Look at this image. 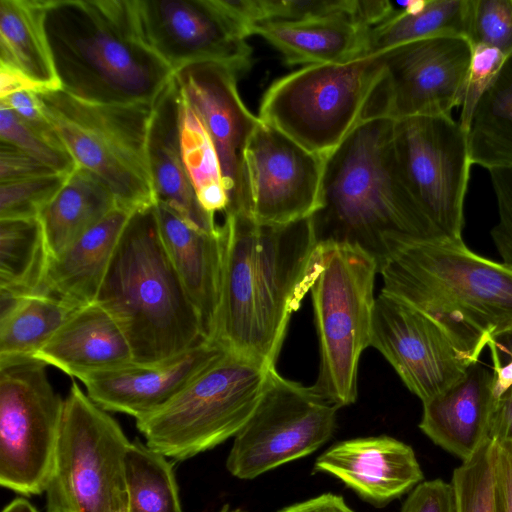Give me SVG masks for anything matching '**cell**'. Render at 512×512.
<instances>
[{"label": "cell", "instance_id": "7c38bea8", "mask_svg": "<svg viewBox=\"0 0 512 512\" xmlns=\"http://www.w3.org/2000/svg\"><path fill=\"white\" fill-rule=\"evenodd\" d=\"M338 409L313 386L271 369L254 412L234 437L226 459L228 472L252 480L314 453L333 436Z\"/></svg>", "mask_w": 512, "mask_h": 512}, {"label": "cell", "instance_id": "52a82bcc", "mask_svg": "<svg viewBox=\"0 0 512 512\" xmlns=\"http://www.w3.org/2000/svg\"><path fill=\"white\" fill-rule=\"evenodd\" d=\"M383 74L380 54L303 66L268 87L258 118L306 150L327 157L371 118L373 95Z\"/></svg>", "mask_w": 512, "mask_h": 512}, {"label": "cell", "instance_id": "d6a6232c", "mask_svg": "<svg viewBox=\"0 0 512 512\" xmlns=\"http://www.w3.org/2000/svg\"><path fill=\"white\" fill-rule=\"evenodd\" d=\"M50 258L39 218L0 219V294L41 293Z\"/></svg>", "mask_w": 512, "mask_h": 512}, {"label": "cell", "instance_id": "f546056e", "mask_svg": "<svg viewBox=\"0 0 512 512\" xmlns=\"http://www.w3.org/2000/svg\"><path fill=\"white\" fill-rule=\"evenodd\" d=\"M78 308L45 293L0 294V360L33 357Z\"/></svg>", "mask_w": 512, "mask_h": 512}, {"label": "cell", "instance_id": "5bb4252c", "mask_svg": "<svg viewBox=\"0 0 512 512\" xmlns=\"http://www.w3.org/2000/svg\"><path fill=\"white\" fill-rule=\"evenodd\" d=\"M472 53L466 37L443 35L380 54L384 74L373 95L371 118L451 115L463 102Z\"/></svg>", "mask_w": 512, "mask_h": 512}, {"label": "cell", "instance_id": "b9f144b4", "mask_svg": "<svg viewBox=\"0 0 512 512\" xmlns=\"http://www.w3.org/2000/svg\"><path fill=\"white\" fill-rule=\"evenodd\" d=\"M34 133L51 145L67 150L56 129L45 114L38 93L19 91L0 98Z\"/></svg>", "mask_w": 512, "mask_h": 512}, {"label": "cell", "instance_id": "ab89813d", "mask_svg": "<svg viewBox=\"0 0 512 512\" xmlns=\"http://www.w3.org/2000/svg\"><path fill=\"white\" fill-rule=\"evenodd\" d=\"M506 56L497 49L476 45L473 46V53L466 90L461 104L460 125L466 129L472 111L486 88L498 73Z\"/></svg>", "mask_w": 512, "mask_h": 512}, {"label": "cell", "instance_id": "e575fe53", "mask_svg": "<svg viewBox=\"0 0 512 512\" xmlns=\"http://www.w3.org/2000/svg\"><path fill=\"white\" fill-rule=\"evenodd\" d=\"M180 144L186 171L201 206L213 215L225 212L228 198L215 149L201 119L181 92Z\"/></svg>", "mask_w": 512, "mask_h": 512}, {"label": "cell", "instance_id": "83f0119b", "mask_svg": "<svg viewBox=\"0 0 512 512\" xmlns=\"http://www.w3.org/2000/svg\"><path fill=\"white\" fill-rule=\"evenodd\" d=\"M118 206L108 186L77 166L39 215L50 257L61 254Z\"/></svg>", "mask_w": 512, "mask_h": 512}, {"label": "cell", "instance_id": "681fc988", "mask_svg": "<svg viewBox=\"0 0 512 512\" xmlns=\"http://www.w3.org/2000/svg\"><path fill=\"white\" fill-rule=\"evenodd\" d=\"M19 91L42 93L37 85L20 73L0 65V98Z\"/></svg>", "mask_w": 512, "mask_h": 512}, {"label": "cell", "instance_id": "bcb514c9", "mask_svg": "<svg viewBox=\"0 0 512 512\" xmlns=\"http://www.w3.org/2000/svg\"><path fill=\"white\" fill-rule=\"evenodd\" d=\"M493 363L494 387L497 397L512 386V332L489 344Z\"/></svg>", "mask_w": 512, "mask_h": 512}, {"label": "cell", "instance_id": "ba28073f", "mask_svg": "<svg viewBox=\"0 0 512 512\" xmlns=\"http://www.w3.org/2000/svg\"><path fill=\"white\" fill-rule=\"evenodd\" d=\"M271 369L226 350L136 427L149 447L174 460L211 450L249 420Z\"/></svg>", "mask_w": 512, "mask_h": 512}, {"label": "cell", "instance_id": "1f68e13d", "mask_svg": "<svg viewBox=\"0 0 512 512\" xmlns=\"http://www.w3.org/2000/svg\"><path fill=\"white\" fill-rule=\"evenodd\" d=\"M472 0H413L389 20L370 29L367 55L382 54L419 39L460 35L466 37Z\"/></svg>", "mask_w": 512, "mask_h": 512}, {"label": "cell", "instance_id": "d590c367", "mask_svg": "<svg viewBox=\"0 0 512 512\" xmlns=\"http://www.w3.org/2000/svg\"><path fill=\"white\" fill-rule=\"evenodd\" d=\"M493 440L487 438L467 460L453 471L457 512H494Z\"/></svg>", "mask_w": 512, "mask_h": 512}, {"label": "cell", "instance_id": "f1b7e54d", "mask_svg": "<svg viewBox=\"0 0 512 512\" xmlns=\"http://www.w3.org/2000/svg\"><path fill=\"white\" fill-rule=\"evenodd\" d=\"M465 133L472 164L512 168V54L478 99Z\"/></svg>", "mask_w": 512, "mask_h": 512}, {"label": "cell", "instance_id": "836d02e7", "mask_svg": "<svg viewBox=\"0 0 512 512\" xmlns=\"http://www.w3.org/2000/svg\"><path fill=\"white\" fill-rule=\"evenodd\" d=\"M125 483L128 512H183L168 457L138 439L125 456Z\"/></svg>", "mask_w": 512, "mask_h": 512}, {"label": "cell", "instance_id": "d6986e66", "mask_svg": "<svg viewBox=\"0 0 512 512\" xmlns=\"http://www.w3.org/2000/svg\"><path fill=\"white\" fill-rule=\"evenodd\" d=\"M313 472L337 478L377 508L408 494L424 480L413 448L387 435L337 442L317 457Z\"/></svg>", "mask_w": 512, "mask_h": 512}, {"label": "cell", "instance_id": "3957f363", "mask_svg": "<svg viewBox=\"0 0 512 512\" xmlns=\"http://www.w3.org/2000/svg\"><path fill=\"white\" fill-rule=\"evenodd\" d=\"M382 291L439 321L477 359L512 332V269L462 239L389 236Z\"/></svg>", "mask_w": 512, "mask_h": 512}, {"label": "cell", "instance_id": "8fae6325", "mask_svg": "<svg viewBox=\"0 0 512 512\" xmlns=\"http://www.w3.org/2000/svg\"><path fill=\"white\" fill-rule=\"evenodd\" d=\"M64 408L47 365L34 357L0 360V484L24 496L45 493Z\"/></svg>", "mask_w": 512, "mask_h": 512}, {"label": "cell", "instance_id": "9c48e42d", "mask_svg": "<svg viewBox=\"0 0 512 512\" xmlns=\"http://www.w3.org/2000/svg\"><path fill=\"white\" fill-rule=\"evenodd\" d=\"M38 96L77 166L99 177L118 206L134 212L155 205L147 156L153 105L93 103L61 89Z\"/></svg>", "mask_w": 512, "mask_h": 512}, {"label": "cell", "instance_id": "ffe728a7", "mask_svg": "<svg viewBox=\"0 0 512 512\" xmlns=\"http://www.w3.org/2000/svg\"><path fill=\"white\" fill-rule=\"evenodd\" d=\"M225 351L219 344L205 340L158 364L133 363L79 380L87 395L104 410L138 419L164 406Z\"/></svg>", "mask_w": 512, "mask_h": 512}, {"label": "cell", "instance_id": "f6af8a7d", "mask_svg": "<svg viewBox=\"0 0 512 512\" xmlns=\"http://www.w3.org/2000/svg\"><path fill=\"white\" fill-rule=\"evenodd\" d=\"M52 173L56 171L14 145L0 141V184Z\"/></svg>", "mask_w": 512, "mask_h": 512}, {"label": "cell", "instance_id": "7402d4cb", "mask_svg": "<svg viewBox=\"0 0 512 512\" xmlns=\"http://www.w3.org/2000/svg\"><path fill=\"white\" fill-rule=\"evenodd\" d=\"M147 156L156 203L167 205L201 230L218 232L221 225L216 223L215 215L201 206L184 165L180 144V90L174 77L153 104Z\"/></svg>", "mask_w": 512, "mask_h": 512}, {"label": "cell", "instance_id": "7a4b0ae2", "mask_svg": "<svg viewBox=\"0 0 512 512\" xmlns=\"http://www.w3.org/2000/svg\"><path fill=\"white\" fill-rule=\"evenodd\" d=\"M395 120L360 123L326 158L320 205L310 217L318 242L358 246L378 263L386 239L441 237L413 197L395 148Z\"/></svg>", "mask_w": 512, "mask_h": 512}, {"label": "cell", "instance_id": "cb8c5ba5", "mask_svg": "<svg viewBox=\"0 0 512 512\" xmlns=\"http://www.w3.org/2000/svg\"><path fill=\"white\" fill-rule=\"evenodd\" d=\"M155 209L164 247L209 340L219 303L222 225L218 232L211 233L188 223L167 205L156 203Z\"/></svg>", "mask_w": 512, "mask_h": 512}, {"label": "cell", "instance_id": "4dcf8cb0", "mask_svg": "<svg viewBox=\"0 0 512 512\" xmlns=\"http://www.w3.org/2000/svg\"><path fill=\"white\" fill-rule=\"evenodd\" d=\"M246 37L248 28L266 22H298L351 16L373 28L390 14L388 0H218Z\"/></svg>", "mask_w": 512, "mask_h": 512}, {"label": "cell", "instance_id": "603a6c76", "mask_svg": "<svg viewBox=\"0 0 512 512\" xmlns=\"http://www.w3.org/2000/svg\"><path fill=\"white\" fill-rule=\"evenodd\" d=\"M33 357L77 379L135 363L125 333L96 301L76 309Z\"/></svg>", "mask_w": 512, "mask_h": 512}, {"label": "cell", "instance_id": "4fadbf2b", "mask_svg": "<svg viewBox=\"0 0 512 512\" xmlns=\"http://www.w3.org/2000/svg\"><path fill=\"white\" fill-rule=\"evenodd\" d=\"M395 148L405 181L441 237L462 239L472 165L466 133L451 115L395 120Z\"/></svg>", "mask_w": 512, "mask_h": 512}, {"label": "cell", "instance_id": "7bdbcfd3", "mask_svg": "<svg viewBox=\"0 0 512 512\" xmlns=\"http://www.w3.org/2000/svg\"><path fill=\"white\" fill-rule=\"evenodd\" d=\"M400 512H457L452 483L442 479L423 480L408 493Z\"/></svg>", "mask_w": 512, "mask_h": 512}, {"label": "cell", "instance_id": "f5cc1de1", "mask_svg": "<svg viewBox=\"0 0 512 512\" xmlns=\"http://www.w3.org/2000/svg\"><path fill=\"white\" fill-rule=\"evenodd\" d=\"M117 512H128L127 511V504H124L123 506H121Z\"/></svg>", "mask_w": 512, "mask_h": 512}, {"label": "cell", "instance_id": "6da1fadb", "mask_svg": "<svg viewBox=\"0 0 512 512\" xmlns=\"http://www.w3.org/2000/svg\"><path fill=\"white\" fill-rule=\"evenodd\" d=\"M222 230L219 303L209 341L276 368L291 316L318 269L312 221L262 224L226 212Z\"/></svg>", "mask_w": 512, "mask_h": 512}, {"label": "cell", "instance_id": "d4e9b609", "mask_svg": "<svg viewBox=\"0 0 512 512\" xmlns=\"http://www.w3.org/2000/svg\"><path fill=\"white\" fill-rule=\"evenodd\" d=\"M132 213L117 206L61 254L50 258L41 293L76 307L95 302Z\"/></svg>", "mask_w": 512, "mask_h": 512}, {"label": "cell", "instance_id": "f35d334b", "mask_svg": "<svg viewBox=\"0 0 512 512\" xmlns=\"http://www.w3.org/2000/svg\"><path fill=\"white\" fill-rule=\"evenodd\" d=\"M0 139L2 142L14 145L56 172L70 174L77 167L67 150L55 147L38 136L1 102Z\"/></svg>", "mask_w": 512, "mask_h": 512}, {"label": "cell", "instance_id": "484cf974", "mask_svg": "<svg viewBox=\"0 0 512 512\" xmlns=\"http://www.w3.org/2000/svg\"><path fill=\"white\" fill-rule=\"evenodd\" d=\"M370 27L351 16L266 22L248 28L274 46L289 65L342 63L366 56Z\"/></svg>", "mask_w": 512, "mask_h": 512}, {"label": "cell", "instance_id": "9a60e30c", "mask_svg": "<svg viewBox=\"0 0 512 512\" xmlns=\"http://www.w3.org/2000/svg\"><path fill=\"white\" fill-rule=\"evenodd\" d=\"M370 346L422 402L446 390L479 362L439 321L384 291L375 298Z\"/></svg>", "mask_w": 512, "mask_h": 512}, {"label": "cell", "instance_id": "5b68a950", "mask_svg": "<svg viewBox=\"0 0 512 512\" xmlns=\"http://www.w3.org/2000/svg\"><path fill=\"white\" fill-rule=\"evenodd\" d=\"M96 302L125 333L137 364L167 361L207 340L164 247L155 205L130 215Z\"/></svg>", "mask_w": 512, "mask_h": 512}, {"label": "cell", "instance_id": "74e56055", "mask_svg": "<svg viewBox=\"0 0 512 512\" xmlns=\"http://www.w3.org/2000/svg\"><path fill=\"white\" fill-rule=\"evenodd\" d=\"M466 38L472 46L512 54V0H472Z\"/></svg>", "mask_w": 512, "mask_h": 512}, {"label": "cell", "instance_id": "816d5d0a", "mask_svg": "<svg viewBox=\"0 0 512 512\" xmlns=\"http://www.w3.org/2000/svg\"><path fill=\"white\" fill-rule=\"evenodd\" d=\"M217 512H247L241 507L232 506L231 504H224Z\"/></svg>", "mask_w": 512, "mask_h": 512}, {"label": "cell", "instance_id": "ee69618b", "mask_svg": "<svg viewBox=\"0 0 512 512\" xmlns=\"http://www.w3.org/2000/svg\"><path fill=\"white\" fill-rule=\"evenodd\" d=\"M494 512H512V440H493Z\"/></svg>", "mask_w": 512, "mask_h": 512}, {"label": "cell", "instance_id": "ac0fdd59", "mask_svg": "<svg viewBox=\"0 0 512 512\" xmlns=\"http://www.w3.org/2000/svg\"><path fill=\"white\" fill-rule=\"evenodd\" d=\"M325 158L260 122L245 150L249 216L262 224L311 217L320 205Z\"/></svg>", "mask_w": 512, "mask_h": 512}, {"label": "cell", "instance_id": "277c9868", "mask_svg": "<svg viewBox=\"0 0 512 512\" xmlns=\"http://www.w3.org/2000/svg\"><path fill=\"white\" fill-rule=\"evenodd\" d=\"M44 26L61 90L78 99L153 105L173 77L143 40L133 0H47Z\"/></svg>", "mask_w": 512, "mask_h": 512}, {"label": "cell", "instance_id": "8992f818", "mask_svg": "<svg viewBox=\"0 0 512 512\" xmlns=\"http://www.w3.org/2000/svg\"><path fill=\"white\" fill-rule=\"evenodd\" d=\"M377 273L376 259L362 248L319 242L310 289L320 352L313 388L338 408L357 399L359 360L371 342Z\"/></svg>", "mask_w": 512, "mask_h": 512}, {"label": "cell", "instance_id": "4316f807", "mask_svg": "<svg viewBox=\"0 0 512 512\" xmlns=\"http://www.w3.org/2000/svg\"><path fill=\"white\" fill-rule=\"evenodd\" d=\"M47 0H0V65L37 85L61 89L44 18Z\"/></svg>", "mask_w": 512, "mask_h": 512}, {"label": "cell", "instance_id": "e0dca14e", "mask_svg": "<svg viewBox=\"0 0 512 512\" xmlns=\"http://www.w3.org/2000/svg\"><path fill=\"white\" fill-rule=\"evenodd\" d=\"M236 74L222 63L206 61L183 66L174 72L173 77L212 141L228 198L224 213L249 215L245 150L261 121L243 103L237 89Z\"/></svg>", "mask_w": 512, "mask_h": 512}, {"label": "cell", "instance_id": "30bf717a", "mask_svg": "<svg viewBox=\"0 0 512 512\" xmlns=\"http://www.w3.org/2000/svg\"><path fill=\"white\" fill-rule=\"evenodd\" d=\"M130 443L108 411L73 382L64 399L46 512H117L127 504Z\"/></svg>", "mask_w": 512, "mask_h": 512}, {"label": "cell", "instance_id": "60d3db41", "mask_svg": "<svg viewBox=\"0 0 512 512\" xmlns=\"http://www.w3.org/2000/svg\"><path fill=\"white\" fill-rule=\"evenodd\" d=\"M498 206V223L491 236L503 263L512 269V168L489 170Z\"/></svg>", "mask_w": 512, "mask_h": 512}, {"label": "cell", "instance_id": "f907efd6", "mask_svg": "<svg viewBox=\"0 0 512 512\" xmlns=\"http://www.w3.org/2000/svg\"><path fill=\"white\" fill-rule=\"evenodd\" d=\"M1 512H39L28 500L19 497L8 503Z\"/></svg>", "mask_w": 512, "mask_h": 512}, {"label": "cell", "instance_id": "2e32d148", "mask_svg": "<svg viewBox=\"0 0 512 512\" xmlns=\"http://www.w3.org/2000/svg\"><path fill=\"white\" fill-rule=\"evenodd\" d=\"M146 44L175 72L197 62H218L236 73L251 67L247 37L218 0H133Z\"/></svg>", "mask_w": 512, "mask_h": 512}, {"label": "cell", "instance_id": "44dd1931", "mask_svg": "<svg viewBox=\"0 0 512 512\" xmlns=\"http://www.w3.org/2000/svg\"><path fill=\"white\" fill-rule=\"evenodd\" d=\"M497 395L493 371L479 362L440 394L423 403L420 430L461 461L487 439Z\"/></svg>", "mask_w": 512, "mask_h": 512}, {"label": "cell", "instance_id": "7dc6e473", "mask_svg": "<svg viewBox=\"0 0 512 512\" xmlns=\"http://www.w3.org/2000/svg\"><path fill=\"white\" fill-rule=\"evenodd\" d=\"M276 512H355L343 496L331 492L285 506Z\"/></svg>", "mask_w": 512, "mask_h": 512}, {"label": "cell", "instance_id": "8d00e7d4", "mask_svg": "<svg viewBox=\"0 0 512 512\" xmlns=\"http://www.w3.org/2000/svg\"><path fill=\"white\" fill-rule=\"evenodd\" d=\"M69 174L52 173L0 184V219L38 218Z\"/></svg>", "mask_w": 512, "mask_h": 512}, {"label": "cell", "instance_id": "c3c4849f", "mask_svg": "<svg viewBox=\"0 0 512 512\" xmlns=\"http://www.w3.org/2000/svg\"><path fill=\"white\" fill-rule=\"evenodd\" d=\"M488 437L492 440H512V386L497 399Z\"/></svg>", "mask_w": 512, "mask_h": 512}]
</instances>
